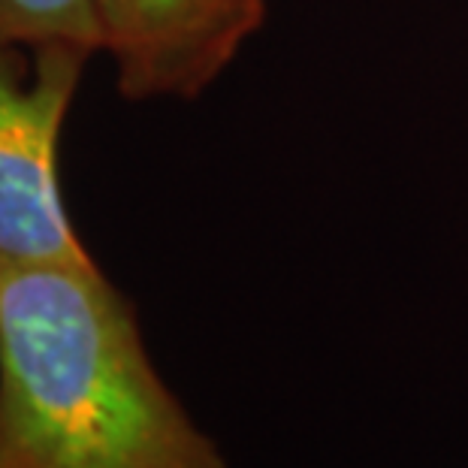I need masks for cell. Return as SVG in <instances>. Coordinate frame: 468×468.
<instances>
[{"label": "cell", "mask_w": 468, "mask_h": 468, "mask_svg": "<svg viewBox=\"0 0 468 468\" xmlns=\"http://www.w3.org/2000/svg\"><path fill=\"white\" fill-rule=\"evenodd\" d=\"M263 16L266 0H94L97 39L131 101L206 91Z\"/></svg>", "instance_id": "3957f363"}, {"label": "cell", "mask_w": 468, "mask_h": 468, "mask_svg": "<svg viewBox=\"0 0 468 468\" xmlns=\"http://www.w3.org/2000/svg\"><path fill=\"white\" fill-rule=\"evenodd\" d=\"M0 43H67L94 52V0H0Z\"/></svg>", "instance_id": "277c9868"}, {"label": "cell", "mask_w": 468, "mask_h": 468, "mask_svg": "<svg viewBox=\"0 0 468 468\" xmlns=\"http://www.w3.org/2000/svg\"><path fill=\"white\" fill-rule=\"evenodd\" d=\"M88 55L0 43V266H97L58 182V136Z\"/></svg>", "instance_id": "7a4b0ae2"}, {"label": "cell", "mask_w": 468, "mask_h": 468, "mask_svg": "<svg viewBox=\"0 0 468 468\" xmlns=\"http://www.w3.org/2000/svg\"><path fill=\"white\" fill-rule=\"evenodd\" d=\"M0 468H230L101 266H0Z\"/></svg>", "instance_id": "6da1fadb"}]
</instances>
